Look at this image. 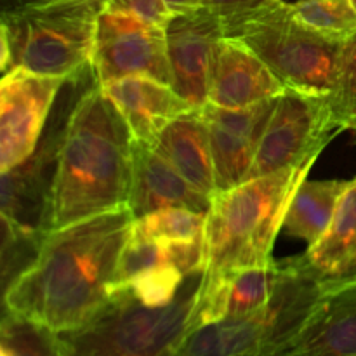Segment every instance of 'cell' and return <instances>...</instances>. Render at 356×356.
I'll return each mask as SVG.
<instances>
[{"label": "cell", "instance_id": "6da1fadb", "mask_svg": "<svg viewBox=\"0 0 356 356\" xmlns=\"http://www.w3.org/2000/svg\"><path fill=\"white\" fill-rule=\"evenodd\" d=\"M132 225L124 207L51 232L35 263L3 292V309L58 334L89 323L118 287Z\"/></svg>", "mask_w": 356, "mask_h": 356}, {"label": "cell", "instance_id": "7a4b0ae2", "mask_svg": "<svg viewBox=\"0 0 356 356\" xmlns=\"http://www.w3.org/2000/svg\"><path fill=\"white\" fill-rule=\"evenodd\" d=\"M132 170L131 129L94 80L70 117L52 186L47 233L127 207Z\"/></svg>", "mask_w": 356, "mask_h": 356}, {"label": "cell", "instance_id": "3957f363", "mask_svg": "<svg viewBox=\"0 0 356 356\" xmlns=\"http://www.w3.org/2000/svg\"><path fill=\"white\" fill-rule=\"evenodd\" d=\"M315 160L212 197L205 221L204 285L222 284L238 271L273 263L275 240L292 195Z\"/></svg>", "mask_w": 356, "mask_h": 356}, {"label": "cell", "instance_id": "277c9868", "mask_svg": "<svg viewBox=\"0 0 356 356\" xmlns=\"http://www.w3.org/2000/svg\"><path fill=\"white\" fill-rule=\"evenodd\" d=\"M202 282L204 270L188 275L179 294L162 306L146 305L120 285L89 323L61 334L66 356H179L197 330Z\"/></svg>", "mask_w": 356, "mask_h": 356}, {"label": "cell", "instance_id": "5b68a950", "mask_svg": "<svg viewBox=\"0 0 356 356\" xmlns=\"http://www.w3.org/2000/svg\"><path fill=\"white\" fill-rule=\"evenodd\" d=\"M106 0H63L2 10L0 68L72 79L90 66Z\"/></svg>", "mask_w": 356, "mask_h": 356}, {"label": "cell", "instance_id": "8992f818", "mask_svg": "<svg viewBox=\"0 0 356 356\" xmlns=\"http://www.w3.org/2000/svg\"><path fill=\"white\" fill-rule=\"evenodd\" d=\"M323 294L322 277L305 257L285 259L280 284L263 308L193 330L179 356H259L291 346Z\"/></svg>", "mask_w": 356, "mask_h": 356}, {"label": "cell", "instance_id": "52a82bcc", "mask_svg": "<svg viewBox=\"0 0 356 356\" xmlns=\"http://www.w3.org/2000/svg\"><path fill=\"white\" fill-rule=\"evenodd\" d=\"M226 37L242 40L289 89L329 96L336 86L344 40L313 30L284 0L247 17Z\"/></svg>", "mask_w": 356, "mask_h": 356}, {"label": "cell", "instance_id": "ba28073f", "mask_svg": "<svg viewBox=\"0 0 356 356\" xmlns=\"http://www.w3.org/2000/svg\"><path fill=\"white\" fill-rule=\"evenodd\" d=\"M94 80L92 66L66 80L35 152L19 165L0 174L2 218L49 235V207L66 129L76 101Z\"/></svg>", "mask_w": 356, "mask_h": 356}, {"label": "cell", "instance_id": "9c48e42d", "mask_svg": "<svg viewBox=\"0 0 356 356\" xmlns=\"http://www.w3.org/2000/svg\"><path fill=\"white\" fill-rule=\"evenodd\" d=\"M336 132L329 97L287 87L268 122L249 179L315 160Z\"/></svg>", "mask_w": 356, "mask_h": 356}, {"label": "cell", "instance_id": "30bf717a", "mask_svg": "<svg viewBox=\"0 0 356 356\" xmlns=\"http://www.w3.org/2000/svg\"><path fill=\"white\" fill-rule=\"evenodd\" d=\"M90 66L99 86L129 76H149L172 86L165 28L106 7L97 23Z\"/></svg>", "mask_w": 356, "mask_h": 356}, {"label": "cell", "instance_id": "8fae6325", "mask_svg": "<svg viewBox=\"0 0 356 356\" xmlns=\"http://www.w3.org/2000/svg\"><path fill=\"white\" fill-rule=\"evenodd\" d=\"M66 80L23 68L3 73L0 82V174L19 165L35 152Z\"/></svg>", "mask_w": 356, "mask_h": 356}, {"label": "cell", "instance_id": "7c38bea8", "mask_svg": "<svg viewBox=\"0 0 356 356\" xmlns=\"http://www.w3.org/2000/svg\"><path fill=\"white\" fill-rule=\"evenodd\" d=\"M278 97L235 110L211 103L202 108L211 136L218 193L249 181L261 139Z\"/></svg>", "mask_w": 356, "mask_h": 356}, {"label": "cell", "instance_id": "4fadbf2b", "mask_svg": "<svg viewBox=\"0 0 356 356\" xmlns=\"http://www.w3.org/2000/svg\"><path fill=\"white\" fill-rule=\"evenodd\" d=\"M226 37L225 24L211 10L172 14L165 26L172 89L193 108L209 103V75L216 45Z\"/></svg>", "mask_w": 356, "mask_h": 356}, {"label": "cell", "instance_id": "5bb4252c", "mask_svg": "<svg viewBox=\"0 0 356 356\" xmlns=\"http://www.w3.org/2000/svg\"><path fill=\"white\" fill-rule=\"evenodd\" d=\"M287 86L242 40L222 37L216 45L209 75V103L247 108L278 97Z\"/></svg>", "mask_w": 356, "mask_h": 356}, {"label": "cell", "instance_id": "9a60e30c", "mask_svg": "<svg viewBox=\"0 0 356 356\" xmlns=\"http://www.w3.org/2000/svg\"><path fill=\"white\" fill-rule=\"evenodd\" d=\"M127 207L134 219L163 209H190L207 214L211 198L188 183L152 145L134 141V170Z\"/></svg>", "mask_w": 356, "mask_h": 356}, {"label": "cell", "instance_id": "2e32d148", "mask_svg": "<svg viewBox=\"0 0 356 356\" xmlns=\"http://www.w3.org/2000/svg\"><path fill=\"white\" fill-rule=\"evenodd\" d=\"M103 87L132 132L134 141L153 145L179 115L193 110L172 86L149 76H129Z\"/></svg>", "mask_w": 356, "mask_h": 356}, {"label": "cell", "instance_id": "e0dca14e", "mask_svg": "<svg viewBox=\"0 0 356 356\" xmlns=\"http://www.w3.org/2000/svg\"><path fill=\"white\" fill-rule=\"evenodd\" d=\"M153 148L200 193L212 200L216 190L211 136L202 108H193L170 122Z\"/></svg>", "mask_w": 356, "mask_h": 356}, {"label": "cell", "instance_id": "ac0fdd59", "mask_svg": "<svg viewBox=\"0 0 356 356\" xmlns=\"http://www.w3.org/2000/svg\"><path fill=\"white\" fill-rule=\"evenodd\" d=\"M291 348L296 356H356V282L325 291Z\"/></svg>", "mask_w": 356, "mask_h": 356}, {"label": "cell", "instance_id": "d6986e66", "mask_svg": "<svg viewBox=\"0 0 356 356\" xmlns=\"http://www.w3.org/2000/svg\"><path fill=\"white\" fill-rule=\"evenodd\" d=\"M348 179H302L292 195L284 219V228L308 247L315 245L330 226L341 197L350 186Z\"/></svg>", "mask_w": 356, "mask_h": 356}, {"label": "cell", "instance_id": "ffe728a7", "mask_svg": "<svg viewBox=\"0 0 356 356\" xmlns=\"http://www.w3.org/2000/svg\"><path fill=\"white\" fill-rule=\"evenodd\" d=\"M356 256V177L341 197L330 226L302 257L322 278L346 266Z\"/></svg>", "mask_w": 356, "mask_h": 356}, {"label": "cell", "instance_id": "44dd1931", "mask_svg": "<svg viewBox=\"0 0 356 356\" xmlns=\"http://www.w3.org/2000/svg\"><path fill=\"white\" fill-rule=\"evenodd\" d=\"M284 275V261L266 266L249 268L228 278L226 285V316H247L263 308L273 296Z\"/></svg>", "mask_w": 356, "mask_h": 356}, {"label": "cell", "instance_id": "7402d4cb", "mask_svg": "<svg viewBox=\"0 0 356 356\" xmlns=\"http://www.w3.org/2000/svg\"><path fill=\"white\" fill-rule=\"evenodd\" d=\"M0 356H66L61 334L3 309Z\"/></svg>", "mask_w": 356, "mask_h": 356}, {"label": "cell", "instance_id": "603a6c76", "mask_svg": "<svg viewBox=\"0 0 356 356\" xmlns=\"http://www.w3.org/2000/svg\"><path fill=\"white\" fill-rule=\"evenodd\" d=\"M2 225V242H0V275H2L3 292L35 263L45 233L24 228L0 216Z\"/></svg>", "mask_w": 356, "mask_h": 356}, {"label": "cell", "instance_id": "cb8c5ba5", "mask_svg": "<svg viewBox=\"0 0 356 356\" xmlns=\"http://www.w3.org/2000/svg\"><path fill=\"white\" fill-rule=\"evenodd\" d=\"M207 214L190 209H163L153 214L134 219L132 236L153 242L193 240L205 233Z\"/></svg>", "mask_w": 356, "mask_h": 356}, {"label": "cell", "instance_id": "d4e9b609", "mask_svg": "<svg viewBox=\"0 0 356 356\" xmlns=\"http://www.w3.org/2000/svg\"><path fill=\"white\" fill-rule=\"evenodd\" d=\"M291 6L302 23L327 37L346 40L356 31L353 0H298Z\"/></svg>", "mask_w": 356, "mask_h": 356}, {"label": "cell", "instance_id": "484cf974", "mask_svg": "<svg viewBox=\"0 0 356 356\" xmlns=\"http://www.w3.org/2000/svg\"><path fill=\"white\" fill-rule=\"evenodd\" d=\"M327 97L337 131H356V31L343 42L336 86Z\"/></svg>", "mask_w": 356, "mask_h": 356}, {"label": "cell", "instance_id": "4316f807", "mask_svg": "<svg viewBox=\"0 0 356 356\" xmlns=\"http://www.w3.org/2000/svg\"><path fill=\"white\" fill-rule=\"evenodd\" d=\"M184 275L174 266H159L145 271L131 280L129 287L143 302L149 306H162L172 301L179 294L184 284Z\"/></svg>", "mask_w": 356, "mask_h": 356}, {"label": "cell", "instance_id": "83f0119b", "mask_svg": "<svg viewBox=\"0 0 356 356\" xmlns=\"http://www.w3.org/2000/svg\"><path fill=\"white\" fill-rule=\"evenodd\" d=\"M275 2H280V0H204L202 7L216 14L222 21L225 31L228 33L236 24L261 13L266 7L273 6Z\"/></svg>", "mask_w": 356, "mask_h": 356}, {"label": "cell", "instance_id": "f1b7e54d", "mask_svg": "<svg viewBox=\"0 0 356 356\" xmlns=\"http://www.w3.org/2000/svg\"><path fill=\"white\" fill-rule=\"evenodd\" d=\"M106 9L129 14L160 28H165L174 14L165 0H106Z\"/></svg>", "mask_w": 356, "mask_h": 356}, {"label": "cell", "instance_id": "f546056e", "mask_svg": "<svg viewBox=\"0 0 356 356\" xmlns=\"http://www.w3.org/2000/svg\"><path fill=\"white\" fill-rule=\"evenodd\" d=\"M322 282L325 291H332V289L341 287V285L356 282V256L346 264V266L341 268L339 271H336V273L330 275V277L322 278Z\"/></svg>", "mask_w": 356, "mask_h": 356}, {"label": "cell", "instance_id": "4dcf8cb0", "mask_svg": "<svg viewBox=\"0 0 356 356\" xmlns=\"http://www.w3.org/2000/svg\"><path fill=\"white\" fill-rule=\"evenodd\" d=\"M63 2V0H2V10L23 9V7H35V6H47V3Z\"/></svg>", "mask_w": 356, "mask_h": 356}, {"label": "cell", "instance_id": "1f68e13d", "mask_svg": "<svg viewBox=\"0 0 356 356\" xmlns=\"http://www.w3.org/2000/svg\"><path fill=\"white\" fill-rule=\"evenodd\" d=\"M167 6L170 7L174 14L177 13H188V10H195L200 9L202 2L204 0H165Z\"/></svg>", "mask_w": 356, "mask_h": 356}, {"label": "cell", "instance_id": "d6a6232c", "mask_svg": "<svg viewBox=\"0 0 356 356\" xmlns=\"http://www.w3.org/2000/svg\"><path fill=\"white\" fill-rule=\"evenodd\" d=\"M259 356H296V353L292 351L291 346H287V348H282V350H277V351H270V353H263Z\"/></svg>", "mask_w": 356, "mask_h": 356}, {"label": "cell", "instance_id": "836d02e7", "mask_svg": "<svg viewBox=\"0 0 356 356\" xmlns=\"http://www.w3.org/2000/svg\"><path fill=\"white\" fill-rule=\"evenodd\" d=\"M353 3H355V7H356V0H353Z\"/></svg>", "mask_w": 356, "mask_h": 356}, {"label": "cell", "instance_id": "e575fe53", "mask_svg": "<svg viewBox=\"0 0 356 356\" xmlns=\"http://www.w3.org/2000/svg\"><path fill=\"white\" fill-rule=\"evenodd\" d=\"M355 143H356V139H355Z\"/></svg>", "mask_w": 356, "mask_h": 356}]
</instances>
